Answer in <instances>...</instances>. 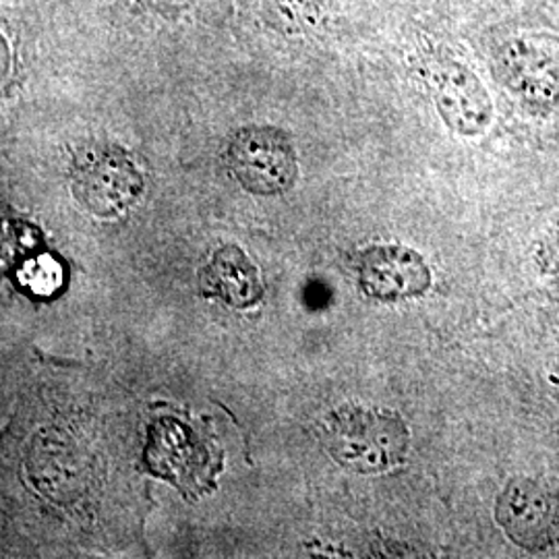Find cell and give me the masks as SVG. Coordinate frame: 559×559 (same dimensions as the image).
I'll return each mask as SVG.
<instances>
[{"instance_id": "obj_1", "label": "cell", "mask_w": 559, "mask_h": 559, "mask_svg": "<svg viewBox=\"0 0 559 559\" xmlns=\"http://www.w3.org/2000/svg\"><path fill=\"white\" fill-rule=\"evenodd\" d=\"M491 75L531 115L559 106V36L522 32L501 41L491 57Z\"/></svg>"}, {"instance_id": "obj_2", "label": "cell", "mask_w": 559, "mask_h": 559, "mask_svg": "<svg viewBox=\"0 0 559 559\" xmlns=\"http://www.w3.org/2000/svg\"><path fill=\"white\" fill-rule=\"evenodd\" d=\"M408 441L404 420L380 408L346 406L325 425L330 454L357 473H383L400 466L406 459Z\"/></svg>"}, {"instance_id": "obj_3", "label": "cell", "mask_w": 559, "mask_h": 559, "mask_svg": "<svg viewBox=\"0 0 559 559\" xmlns=\"http://www.w3.org/2000/svg\"><path fill=\"white\" fill-rule=\"evenodd\" d=\"M425 85L441 122L459 138H483L493 120V98L479 75L459 59L438 57L425 62Z\"/></svg>"}, {"instance_id": "obj_4", "label": "cell", "mask_w": 559, "mask_h": 559, "mask_svg": "<svg viewBox=\"0 0 559 559\" xmlns=\"http://www.w3.org/2000/svg\"><path fill=\"white\" fill-rule=\"evenodd\" d=\"M226 162L240 185L255 195H280L299 177L297 150L276 127H247L228 143Z\"/></svg>"}, {"instance_id": "obj_5", "label": "cell", "mask_w": 559, "mask_h": 559, "mask_svg": "<svg viewBox=\"0 0 559 559\" xmlns=\"http://www.w3.org/2000/svg\"><path fill=\"white\" fill-rule=\"evenodd\" d=\"M496 522L506 537L531 554L559 551V489L543 480L512 479L498 496Z\"/></svg>"}, {"instance_id": "obj_6", "label": "cell", "mask_w": 559, "mask_h": 559, "mask_svg": "<svg viewBox=\"0 0 559 559\" xmlns=\"http://www.w3.org/2000/svg\"><path fill=\"white\" fill-rule=\"evenodd\" d=\"M145 462L154 475L173 480L187 498L205 493L221 468V459L207 441L195 438L182 423L168 419L152 425Z\"/></svg>"}, {"instance_id": "obj_7", "label": "cell", "mask_w": 559, "mask_h": 559, "mask_svg": "<svg viewBox=\"0 0 559 559\" xmlns=\"http://www.w3.org/2000/svg\"><path fill=\"white\" fill-rule=\"evenodd\" d=\"M73 191L92 214L112 218L140 200L143 177L124 152L94 147L73 170Z\"/></svg>"}, {"instance_id": "obj_8", "label": "cell", "mask_w": 559, "mask_h": 559, "mask_svg": "<svg viewBox=\"0 0 559 559\" xmlns=\"http://www.w3.org/2000/svg\"><path fill=\"white\" fill-rule=\"evenodd\" d=\"M359 286L367 297L383 302L417 299L431 286V270L415 249L380 245L360 255Z\"/></svg>"}, {"instance_id": "obj_9", "label": "cell", "mask_w": 559, "mask_h": 559, "mask_svg": "<svg viewBox=\"0 0 559 559\" xmlns=\"http://www.w3.org/2000/svg\"><path fill=\"white\" fill-rule=\"evenodd\" d=\"M201 284L205 295L218 297L230 307H251L261 299L258 267L237 247H222L207 267Z\"/></svg>"}, {"instance_id": "obj_10", "label": "cell", "mask_w": 559, "mask_h": 559, "mask_svg": "<svg viewBox=\"0 0 559 559\" xmlns=\"http://www.w3.org/2000/svg\"><path fill=\"white\" fill-rule=\"evenodd\" d=\"M20 282L29 293L38 297H50L62 284V265L52 255L44 253L21 267Z\"/></svg>"}, {"instance_id": "obj_11", "label": "cell", "mask_w": 559, "mask_h": 559, "mask_svg": "<svg viewBox=\"0 0 559 559\" xmlns=\"http://www.w3.org/2000/svg\"><path fill=\"white\" fill-rule=\"evenodd\" d=\"M537 260L545 274H554L559 278V235L540 242Z\"/></svg>"}, {"instance_id": "obj_12", "label": "cell", "mask_w": 559, "mask_h": 559, "mask_svg": "<svg viewBox=\"0 0 559 559\" xmlns=\"http://www.w3.org/2000/svg\"><path fill=\"white\" fill-rule=\"evenodd\" d=\"M9 64H11V52H9V44L0 36V81L7 78L9 73Z\"/></svg>"}]
</instances>
